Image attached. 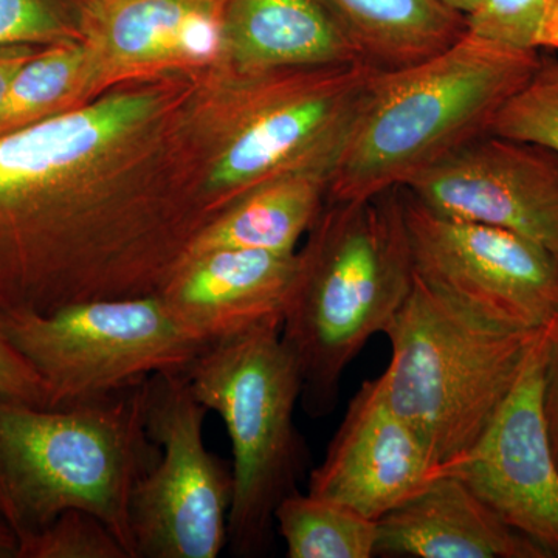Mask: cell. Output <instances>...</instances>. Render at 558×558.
Returning <instances> with one entry per match:
<instances>
[{"label":"cell","mask_w":558,"mask_h":558,"mask_svg":"<svg viewBox=\"0 0 558 558\" xmlns=\"http://www.w3.org/2000/svg\"><path fill=\"white\" fill-rule=\"evenodd\" d=\"M558 14V0H486L465 17L468 31L517 49L539 50L550 22Z\"/></svg>","instance_id":"603a6c76"},{"label":"cell","mask_w":558,"mask_h":558,"mask_svg":"<svg viewBox=\"0 0 558 558\" xmlns=\"http://www.w3.org/2000/svg\"><path fill=\"white\" fill-rule=\"evenodd\" d=\"M43 47L36 46H7L0 47V100L5 95L10 81L16 75L22 64H25L33 54Z\"/></svg>","instance_id":"4316f807"},{"label":"cell","mask_w":558,"mask_h":558,"mask_svg":"<svg viewBox=\"0 0 558 558\" xmlns=\"http://www.w3.org/2000/svg\"><path fill=\"white\" fill-rule=\"evenodd\" d=\"M222 22L244 73L362 62L322 0H222Z\"/></svg>","instance_id":"2e32d148"},{"label":"cell","mask_w":558,"mask_h":558,"mask_svg":"<svg viewBox=\"0 0 558 558\" xmlns=\"http://www.w3.org/2000/svg\"><path fill=\"white\" fill-rule=\"evenodd\" d=\"M76 13L121 64L207 61L226 49L222 0H76Z\"/></svg>","instance_id":"9a60e30c"},{"label":"cell","mask_w":558,"mask_h":558,"mask_svg":"<svg viewBox=\"0 0 558 558\" xmlns=\"http://www.w3.org/2000/svg\"><path fill=\"white\" fill-rule=\"evenodd\" d=\"M376 556L550 558L468 484L447 473H439L416 497L377 521Z\"/></svg>","instance_id":"5bb4252c"},{"label":"cell","mask_w":558,"mask_h":558,"mask_svg":"<svg viewBox=\"0 0 558 558\" xmlns=\"http://www.w3.org/2000/svg\"><path fill=\"white\" fill-rule=\"evenodd\" d=\"M545 357H543L542 405L550 447L558 464V314L543 328Z\"/></svg>","instance_id":"484cf974"},{"label":"cell","mask_w":558,"mask_h":558,"mask_svg":"<svg viewBox=\"0 0 558 558\" xmlns=\"http://www.w3.org/2000/svg\"><path fill=\"white\" fill-rule=\"evenodd\" d=\"M207 413L185 374L146 381L145 427L160 458L132 492L135 558H216L229 545L233 472L205 444Z\"/></svg>","instance_id":"ba28073f"},{"label":"cell","mask_w":558,"mask_h":558,"mask_svg":"<svg viewBox=\"0 0 558 558\" xmlns=\"http://www.w3.org/2000/svg\"><path fill=\"white\" fill-rule=\"evenodd\" d=\"M281 322L301 377V405L326 417L349 365L385 333L416 281L400 189L328 201L307 233Z\"/></svg>","instance_id":"7a4b0ae2"},{"label":"cell","mask_w":558,"mask_h":558,"mask_svg":"<svg viewBox=\"0 0 558 558\" xmlns=\"http://www.w3.org/2000/svg\"><path fill=\"white\" fill-rule=\"evenodd\" d=\"M275 531L289 558H371L376 556L377 521L301 490L275 510Z\"/></svg>","instance_id":"d6986e66"},{"label":"cell","mask_w":558,"mask_h":558,"mask_svg":"<svg viewBox=\"0 0 558 558\" xmlns=\"http://www.w3.org/2000/svg\"><path fill=\"white\" fill-rule=\"evenodd\" d=\"M539 332L508 399L472 450L439 470L468 484L510 527L558 557V464L543 414Z\"/></svg>","instance_id":"30bf717a"},{"label":"cell","mask_w":558,"mask_h":558,"mask_svg":"<svg viewBox=\"0 0 558 558\" xmlns=\"http://www.w3.org/2000/svg\"><path fill=\"white\" fill-rule=\"evenodd\" d=\"M539 330H513L461 310L416 277L385 330L380 381L439 470L475 447L520 379Z\"/></svg>","instance_id":"5b68a950"},{"label":"cell","mask_w":558,"mask_h":558,"mask_svg":"<svg viewBox=\"0 0 558 558\" xmlns=\"http://www.w3.org/2000/svg\"><path fill=\"white\" fill-rule=\"evenodd\" d=\"M183 374L194 398L219 414L229 433L231 553L263 556L277 532L275 510L300 490L307 469L295 425L301 377L282 343L281 323L208 344Z\"/></svg>","instance_id":"8992f818"},{"label":"cell","mask_w":558,"mask_h":558,"mask_svg":"<svg viewBox=\"0 0 558 558\" xmlns=\"http://www.w3.org/2000/svg\"><path fill=\"white\" fill-rule=\"evenodd\" d=\"M490 134L534 143L558 154V58L542 53L527 83L502 106Z\"/></svg>","instance_id":"44dd1931"},{"label":"cell","mask_w":558,"mask_h":558,"mask_svg":"<svg viewBox=\"0 0 558 558\" xmlns=\"http://www.w3.org/2000/svg\"><path fill=\"white\" fill-rule=\"evenodd\" d=\"M20 539L0 512V558H20Z\"/></svg>","instance_id":"83f0119b"},{"label":"cell","mask_w":558,"mask_h":558,"mask_svg":"<svg viewBox=\"0 0 558 558\" xmlns=\"http://www.w3.org/2000/svg\"><path fill=\"white\" fill-rule=\"evenodd\" d=\"M439 475L421 436L385 396L380 377L363 381L349 402L307 494L379 521Z\"/></svg>","instance_id":"7c38bea8"},{"label":"cell","mask_w":558,"mask_h":558,"mask_svg":"<svg viewBox=\"0 0 558 558\" xmlns=\"http://www.w3.org/2000/svg\"><path fill=\"white\" fill-rule=\"evenodd\" d=\"M20 558H130L102 521L70 509L21 548Z\"/></svg>","instance_id":"7402d4cb"},{"label":"cell","mask_w":558,"mask_h":558,"mask_svg":"<svg viewBox=\"0 0 558 558\" xmlns=\"http://www.w3.org/2000/svg\"><path fill=\"white\" fill-rule=\"evenodd\" d=\"M329 172H290L231 202L194 238L189 256L209 250L248 248L290 255L328 202Z\"/></svg>","instance_id":"e0dca14e"},{"label":"cell","mask_w":558,"mask_h":558,"mask_svg":"<svg viewBox=\"0 0 558 558\" xmlns=\"http://www.w3.org/2000/svg\"><path fill=\"white\" fill-rule=\"evenodd\" d=\"M296 269V253L209 250L183 259L159 296L180 328L208 347L281 323Z\"/></svg>","instance_id":"4fadbf2b"},{"label":"cell","mask_w":558,"mask_h":558,"mask_svg":"<svg viewBox=\"0 0 558 558\" xmlns=\"http://www.w3.org/2000/svg\"><path fill=\"white\" fill-rule=\"evenodd\" d=\"M76 31V0H0V47L53 46Z\"/></svg>","instance_id":"cb8c5ba5"},{"label":"cell","mask_w":558,"mask_h":558,"mask_svg":"<svg viewBox=\"0 0 558 558\" xmlns=\"http://www.w3.org/2000/svg\"><path fill=\"white\" fill-rule=\"evenodd\" d=\"M156 108L124 92L0 135V312L83 303L119 267L131 236L83 202L78 178Z\"/></svg>","instance_id":"6da1fadb"},{"label":"cell","mask_w":558,"mask_h":558,"mask_svg":"<svg viewBox=\"0 0 558 558\" xmlns=\"http://www.w3.org/2000/svg\"><path fill=\"white\" fill-rule=\"evenodd\" d=\"M357 51L360 61L388 72L449 49L465 17L439 0H322Z\"/></svg>","instance_id":"ac0fdd59"},{"label":"cell","mask_w":558,"mask_h":558,"mask_svg":"<svg viewBox=\"0 0 558 558\" xmlns=\"http://www.w3.org/2000/svg\"><path fill=\"white\" fill-rule=\"evenodd\" d=\"M402 191L416 277L461 310L513 330L558 314V259L513 231L447 218Z\"/></svg>","instance_id":"9c48e42d"},{"label":"cell","mask_w":558,"mask_h":558,"mask_svg":"<svg viewBox=\"0 0 558 558\" xmlns=\"http://www.w3.org/2000/svg\"><path fill=\"white\" fill-rule=\"evenodd\" d=\"M542 51L465 32L449 49L398 70H377L329 174L328 201L403 189L490 134L502 106L534 75Z\"/></svg>","instance_id":"3957f363"},{"label":"cell","mask_w":558,"mask_h":558,"mask_svg":"<svg viewBox=\"0 0 558 558\" xmlns=\"http://www.w3.org/2000/svg\"><path fill=\"white\" fill-rule=\"evenodd\" d=\"M0 328L43 380L49 409L185 373L205 348L159 295L87 301L46 315L0 312Z\"/></svg>","instance_id":"52a82bcc"},{"label":"cell","mask_w":558,"mask_h":558,"mask_svg":"<svg viewBox=\"0 0 558 558\" xmlns=\"http://www.w3.org/2000/svg\"><path fill=\"white\" fill-rule=\"evenodd\" d=\"M87 51L78 44L43 47L21 65L0 100V135L61 112L86 75Z\"/></svg>","instance_id":"ffe728a7"},{"label":"cell","mask_w":558,"mask_h":558,"mask_svg":"<svg viewBox=\"0 0 558 558\" xmlns=\"http://www.w3.org/2000/svg\"><path fill=\"white\" fill-rule=\"evenodd\" d=\"M447 218L486 223L558 259V154L486 134L403 186Z\"/></svg>","instance_id":"8fae6325"},{"label":"cell","mask_w":558,"mask_h":558,"mask_svg":"<svg viewBox=\"0 0 558 558\" xmlns=\"http://www.w3.org/2000/svg\"><path fill=\"white\" fill-rule=\"evenodd\" d=\"M146 381L62 409L0 396V512L21 548L78 509L135 558L132 492L160 458L145 427Z\"/></svg>","instance_id":"277c9868"},{"label":"cell","mask_w":558,"mask_h":558,"mask_svg":"<svg viewBox=\"0 0 558 558\" xmlns=\"http://www.w3.org/2000/svg\"><path fill=\"white\" fill-rule=\"evenodd\" d=\"M444 7L454 11V13L461 14V16L468 17L470 14L475 13L484 5L486 0H439Z\"/></svg>","instance_id":"f1b7e54d"},{"label":"cell","mask_w":558,"mask_h":558,"mask_svg":"<svg viewBox=\"0 0 558 558\" xmlns=\"http://www.w3.org/2000/svg\"><path fill=\"white\" fill-rule=\"evenodd\" d=\"M0 396L47 407L43 380L0 328Z\"/></svg>","instance_id":"d4e9b609"}]
</instances>
